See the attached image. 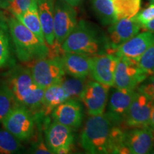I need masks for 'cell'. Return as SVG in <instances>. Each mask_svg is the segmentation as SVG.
I'll list each match as a JSON object with an SVG mask.
<instances>
[{
	"label": "cell",
	"instance_id": "6da1fadb",
	"mask_svg": "<svg viewBox=\"0 0 154 154\" xmlns=\"http://www.w3.org/2000/svg\"><path fill=\"white\" fill-rule=\"evenodd\" d=\"M121 123L109 113L91 116L83 128L81 146L88 153H124L126 132Z\"/></svg>",
	"mask_w": 154,
	"mask_h": 154
},
{
	"label": "cell",
	"instance_id": "7a4b0ae2",
	"mask_svg": "<svg viewBox=\"0 0 154 154\" xmlns=\"http://www.w3.org/2000/svg\"><path fill=\"white\" fill-rule=\"evenodd\" d=\"M7 23L14 53L19 61L29 63L42 58L49 57L50 50L47 44L40 41L16 17L12 15L7 18Z\"/></svg>",
	"mask_w": 154,
	"mask_h": 154
},
{
	"label": "cell",
	"instance_id": "3957f363",
	"mask_svg": "<svg viewBox=\"0 0 154 154\" xmlns=\"http://www.w3.org/2000/svg\"><path fill=\"white\" fill-rule=\"evenodd\" d=\"M61 48L65 52L79 53L94 57L107 52L109 45L108 40L101 36L93 25L81 20L61 44Z\"/></svg>",
	"mask_w": 154,
	"mask_h": 154
},
{
	"label": "cell",
	"instance_id": "277c9868",
	"mask_svg": "<svg viewBox=\"0 0 154 154\" xmlns=\"http://www.w3.org/2000/svg\"><path fill=\"white\" fill-rule=\"evenodd\" d=\"M7 84L19 105L26 107L34 116L41 113L44 88L37 85L29 69L18 67L13 69Z\"/></svg>",
	"mask_w": 154,
	"mask_h": 154
},
{
	"label": "cell",
	"instance_id": "5b68a950",
	"mask_svg": "<svg viewBox=\"0 0 154 154\" xmlns=\"http://www.w3.org/2000/svg\"><path fill=\"white\" fill-rule=\"evenodd\" d=\"M29 63L34 80L44 89L60 83L66 74L59 57L42 58Z\"/></svg>",
	"mask_w": 154,
	"mask_h": 154
},
{
	"label": "cell",
	"instance_id": "8992f818",
	"mask_svg": "<svg viewBox=\"0 0 154 154\" xmlns=\"http://www.w3.org/2000/svg\"><path fill=\"white\" fill-rule=\"evenodd\" d=\"M34 116L23 106L15 107L2 122L4 128L19 140H26L33 136L35 126Z\"/></svg>",
	"mask_w": 154,
	"mask_h": 154
},
{
	"label": "cell",
	"instance_id": "52a82bcc",
	"mask_svg": "<svg viewBox=\"0 0 154 154\" xmlns=\"http://www.w3.org/2000/svg\"><path fill=\"white\" fill-rule=\"evenodd\" d=\"M148 76L138 66V61L119 57L113 86L120 89H135Z\"/></svg>",
	"mask_w": 154,
	"mask_h": 154
},
{
	"label": "cell",
	"instance_id": "ba28073f",
	"mask_svg": "<svg viewBox=\"0 0 154 154\" xmlns=\"http://www.w3.org/2000/svg\"><path fill=\"white\" fill-rule=\"evenodd\" d=\"M77 24V14L74 7L63 0L54 3V44L61 46Z\"/></svg>",
	"mask_w": 154,
	"mask_h": 154
},
{
	"label": "cell",
	"instance_id": "9c48e42d",
	"mask_svg": "<svg viewBox=\"0 0 154 154\" xmlns=\"http://www.w3.org/2000/svg\"><path fill=\"white\" fill-rule=\"evenodd\" d=\"M153 106V99L137 91L122 122L132 128L149 126Z\"/></svg>",
	"mask_w": 154,
	"mask_h": 154
},
{
	"label": "cell",
	"instance_id": "30bf717a",
	"mask_svg": "<svg viewBox=\"0 0 154 154\" xmlns=\"http://www.w3.org/2000/svg\"><path fill=\"white\" fill-rule=\"evenodd\" d=\"M45 139L51 153H69L72 151L74 142L72 128L54 121L47 128Z\"/></svg>",
	"mask_w": 154,
	"mask_h": 154
},
{
	"label": "cell",
	"instance_id": "8fae6325",
	"mask_svg": "<svg viewBox=\"0 0 154 154\" xmlns=\"http://www.w3.org/2000/svg\"><path fill=\"white\" fill-rule=\"evenodd\" d=\"M109 88L96 81H88L80 96V101L83 102L90 116L104 113Z\"/></svg>",
	"mask_w": 154,
	"mask_h": 154
},
{
	"label": "cell",
	"instance_id": "7c38bea8",
	"mask_svg": "<svg viewBox=\"0 0 154 154\" xmlns=\"http://www.w3.org/2000/svg\"><path fill=\"white\" fill-rule=\"evenodd\" d=\"M142 26L135 17L119 19L109 28V49L107 54H116V49L139 33Z\"/></svg>",
	"mask_w": 154,
	"mask_h": 154
},
{
	"label": "cell",
	"instance_id": "4fadbf2b",
	"mask_svg": "<svg viewBox=\"0 0 154 154\" xmlns=\"http://www.w3.org/2000/svg\"><path fill=\"white\" fill-rule=\"evenodd\" d=\"M119 56L116 54H102L91 58V76L96 82L106 86H113L114 74Z\"/></svg>",
	"mask_w": 154,
	"mask_h": 154
},
{
	"label": "cell",
	"instance_id": "5bb4252c",
	"mask_svg": "<svg viewBox=\"0 0 154 154\" xmlns=\"http://www.w3.org/2000/svg\"><path fill=\"white\" fill-rule=\"evenodd\" d=\"M125 144L130 153H151L154 149V132L149 126L133 128L126 132Z\"/></svg>",
	"mask_w": 154,
	"mask_h": 154
},
{
	"label": "cell",
	"instance_id": "9a60e30c",
	"mask_svg": "<svg viewBox=\"0 0 154 154\" xmlns=\"http://www.w3.org/2000/svg\"><path fill=\"white\" fill-rule=\"evenodd\" d=\"M154 44V33L144 32L134 37L116 49V54L138 61L143 53Z\"/></svg>",
	"mask_w": 154,
	"mask_h": 154
},
{
	"label": "cell",
	"instance_id": "2e32d148",
	"mask_svg": "<svg viewBox=\"0 0 154 154\" xmlns=\"http://www.w3.org/2000/svg\"><path fill=\"white\" fill-rule=\"evenodd\" d=\"M51 117L54 121L70 128H79L83 119L82 108L79 100H66L54 109Z\"/></svg>",
	"mask_w": 154,
	"mask_h": 154
},
{
	"label": "cell",
	"instance_id": "e0dca14e",
	"mask_svg": "<svg viewBox=\"0 0 154 154\" xmlns=\"http://www.w3.org/2000/svg\"><path fill=\"white\" fill-rule=\"evenodd\" d=\"M64 72L69 76L86 78L90 74L92 57L75 52H65L60 57Z\"/></svg>",
	"mask_w": 154,
	"mask_h": 154
},
{
	"label": "cell",
	"instance_id": "ac0fdd59",
	"mask_svg": "<svg viewBox=\"0 0 154 154\" xmlns=\"http://www.w3.org/2000/svg\"><path fill=\"white\" fill-rule=\"evenodd\" d=\"M136 94L135 89L113 88L109 100L108 113L122 122L124 116L130 106Z\"/></svg>",
	"mask_w": 154,
	"mask_h": 154
},
{
	"label": "cell",
	"instance_id": "d6986e66",
	"mask_svg": "<svg viewBox=\"0 0 154 154\" xmlns=\"http://www.w3.org/2000/svg\"><path fill=\"white\" fill-rule=\"evenodd\" d=\"M37 8L44 40L47 45L52 47L55 43L54 32V0H37Z\"/></svg>",
	"mask_w": 154,
	"mask_h": 154
},
{
	"label": "cell",
	"instance_id": "ffe728a7",
	"mask_svg": "<svg viewBox=\"0 0 154 154\" xmlns=\"http://www.w3.org/2000/svg\"><path fill=\"white\" fill-rule=\"evenodd\" d=\"M14 52L7 19H0V69L14 64Z\"/></svg>",
	"mask_w": 154,
	"mask_h": 154
},
{
	"label": "cell",
	"instance_id": "44dd1931",
	"mask_svg": "<svg viewBox=\"0 0 154 154\" xmlns=\"http://www.w3.org/2000/svg\"><path fill=\"white\" fill-rule=\"evenodd\" d=\"M66 100H68V98L61 82L49 86L44 89L41 113L45 116L50 114L57 106Z\"/></svg>",
	"mask_w": 154,
	"mask_h": 154
},
{
	"label": "cell",
	"instance_id": "7402d4cb",
	"mask_svg": "<svg viewBox=\"0 0 154 154\" xmlns=\"http://www.w3.org/2000/svg\"><path fill=\"white\" fill-rule=\"evenodd\" d=\"M16 18L25 26H26L31 32H33L39 38L40 41L46 43L38 17L37 0H33L27 10L21 15L16 17Z\"/></svg>",
	"mask_w": 154,
	"mask_h": 154
},
{
	"label": "cell",
	"instance_id": "603a6c76",
	"mask_svg": "<svg viewBox=\"0 0 154 154\" xmlns=\"http://www.w3.org/2000/svg\"><path fill=\"white\" fill-rule=\"evenodd\" d=\"M92 7L101 24L111 25L117 21L112 0H91Z\"/></svg>",
	"mask_w": 154,
	"mask_h": 154
},
{
	"label": "cell",
	"instance_id": "cb8c5ba5",
	"mask_svg": "<svg viewBox=\"0 0 154 154\" xmlns=\"http://www.w3.org/2000/svg\"><path fill=\"white\" fill-rule=\"evenodd\" d=\"M117 21L131 18L140 11L141 0H112Z\"/></svg>",
	"mask_w": 154,
	"mask_h": 154
},
{
	"label": "cell",
	"instance_id": "d4e9b609",
	"mask_svg": "<svg viewBox=\"0 0 154 154\" xmlns=\"http://www.w3.org/2000/svg\"><path fill=\"white\" fill-rule=\"evenodd\" d=\"M88 80L86 78H78V77H63L61 84L66 93L69 99L80 100Z\"/></svg>",
	"mask_w": 154,
	"mask_h": 154
},
{
	"label": "cell",
	"instance_id": "484cf974",
	"mask_svg": "<svg viewBox=\"0 0 154 154\" xmlns=\"http://www.w3.org/2000/svg\"><path fill=\"white\" fill-rule=\"evenodd\" d=\"M19 106L14 94L7 84L0 85V123L15 107Z\"/></svg>",
	"mask_w": 154,
	"mask_h": 154
},
{
	"label": "cell",
	"instance_id": "4316f807",
	"mask_svg": "<svg viewBox=\"0 0 154 154\" xmlns=\"http://www.w3.org/2000/svg\"><path fill=\"white\" fill-rule=\"evenodd\" d=\"M21 149V140L5 128H0V153H19Z\"/></svg>",
	"mask_w": 154,
	"mask_h": 154
},
{
	"label": "cell",
	"instance_id": "83f0119b",
	"mask_svg": "<svg viewBox=\"0 0 154 154\" xmlns=\"http://www.w3.org/2000/svg\"><path fill=\"white\" fill-rule=\"evenodd\" d=\"M138 65L149 76L154 74V44L140 57Z\"/></svg>",
	"mask_w": 154,
	"mask_h": 154
},
{
	"label": "cell",
	"instance_id": "f1b7e54d",
	"mask_svg": "<svg viewBox=\"0 0 154 154\" xmlns=\"http://www.w3.org/2000/svg\"><path fill=\"white\" fill-rule=\"evenodd\" d=\"M32 1L33 0H11L7 10L16 17L27 10L32 5Z\"/></svg>",
	"mask_w": 154,
	"mask_h": 154
},
{
	"label": "cell",
	"instance_id": "f546056e",
	"mask_svg": "<svg viewBox=\"0 0 154 154\" xmlns=\"http://www.w3.org/2000/svg\"><path fill=\"white\" fill-rule=\"evenodd\" d=\"M138 91L154 101V74L150 75L138 86Z\"/></svg>",
	"mask_w": 154,
	"mask_h": 154
},
{
	"label": "cell",
	"instance_id": "4dcf8cb0",
	"mask_svg": "<svg viewBox=\"0 0 154 154\" xmlns=\"http://www.w3.org/2000/svg\"><path fill=\"white\" fill-rule=\"evenodd\" d=\"M135 18L140 25H143L153 19L154 18V3L150 5L141 11H138V14L135 16Z\"/></svg>",
	"mask_w": 154,
	"mask_h": 154
},
{
	"label": "cell",
	"instance_id": "1f68e13d",
	"mask_svg": "<svg viewBox=\"0 0 154 154\" xmlns=\"http://www.w3.org/2000/svg\"><path fill=\"white\" fill-rule=\"evenodd\" d=\"M32 153L38 154H50L51 153L48 149L47 144L43 140L40 139L33 144L32 149Z\"/></svg>",
	"mask_w": 154,
	"mask_h": 154
},
{
	"label": "cell",
	"instance_id": "d6a6232c",
	"mask_svg": "<svg viewBox=\"0 0 154 154\" xmlns=\"http://www.w3.org/2000/svg\"><path fill=\"white\" fill-rule=\"evenodd\" d=\"M142 28H144L146 31L148 32H152L154 33V18L151 20H150L149 22L145 23V24L141 25Z\"/></svg>",
	"mask_w": 154,
	"mask_h": 154
},
{
	"label": "cell",
	"instance_id": "836d02e7",
	"mask_svg": "<svg viewBox=\"0 0 154 154\" xmlns=\"http://www.w3.org/2000/svg\"><path fill=\"white\" fill-rule=\"evenodd\" d=\"M11 0H0V9H7Z\"/></svg>",
	"mask_w": 154,
	"mask_h": 154
},
{
	"label": "cell",
	"instance_id": "e575fe53",
	"mask_svg": "<svg viewBox=\"0 0 154 154\" xmlns=\"http://www.w3.org/2000/svg\"><path fill=\"white\" fill-rule=\"evenodd\" d=\"M149 127L154 132V101H153V109H152L151 119H150V122H149Z\"/></svg>",
	"mask_w": 154,
	"mask_h": 154
},
{
	"label": "cell",
	"instance_id": "d590c367",
	"mask_svg": "<svg viewBox=\"0 0 154 154\" xmlns=\"http://www.w3.org/2000/svg\"><path fill=\"white\" fill-rule=\"evenodd\" d=\"M64 1L68 3L69 5L72 6V7H76L82 2L83 0H64Z\"/></svg>",
	"mask_w": 154,
	"mask_h": 154
},
{
	"label": "cell",
	"instance_id": "8d00e7d4",
	"mask_svg": "<svg viewBox=\"0 0 154 154\" xmlns=\"http://www.w3.org/2000/svg\"><path fill=\"white\" fill-rule=\"evenodd\" d=\"M0 19H7V17L5 15V13L3 12L1 9H0Z\"/></svg>",
	"mask_w": 154,
	"mask_h": 154
},
{
	"label": "cell",
	"instance_id": "74e56055",
	"mask_svg": "<svg viewBox=\"0 0 154 154\" xmlns=\"http://www.w3.org/2000/svg\"><path fill=\"white\" fill-rule=\"evenodd\" d=\"M151 153H154V149H153V150H152V151H151Z\"/></svg>",
	"mask_w": 154,
	"mask_h": 154
},
{
	"label": "cell",
	"instance_id": "f35d334b",
	"mask_svg": "<svg viewBox=\"0 0 154 154\" xmlns=\"http://www.w3.org/2000/svg\"><path fill=\"white\" fill-rule=\"evenodd\" d=\"M151 1L152 3H154V0H151Z\"/></svg>",
	"mask_w": 154,
	"mask_h": 154
}]
</instances>
